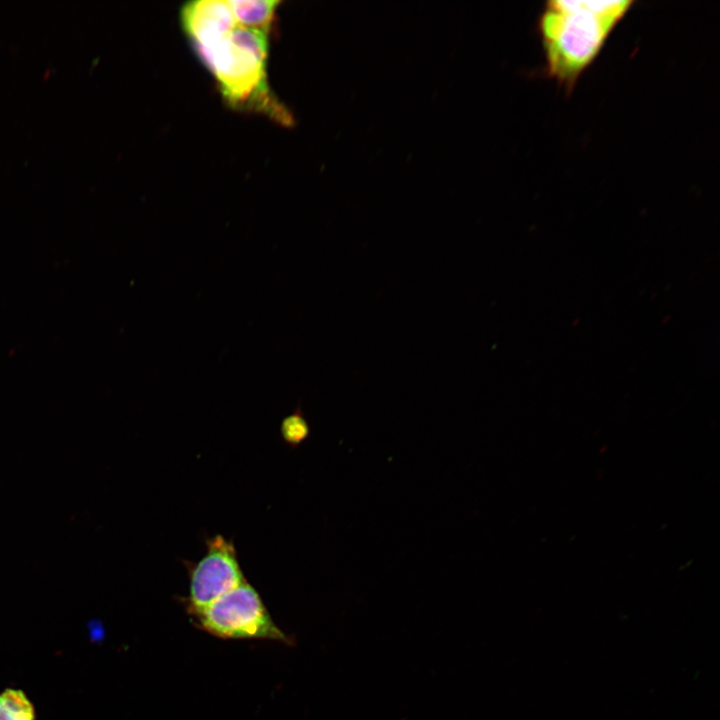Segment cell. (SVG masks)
Returning <instances> with one entry per match:
<instances>
[{
	"mask_svg": "<svg viewBox=\"0 0 720 720\" xmlns=\"http://www.w3.org/2000/svg\"><path fill=\"white\" fill-rule=\"evenodd\" d=\"M180 18L227 104L261 113L282 125L292 123L291 114L269 86V33L237 24L227 0L189 2L181 9Z\"/></svg>",
	"mask_w": 720,
	"mask_h": 720,
	"instance_id": "1",
	"label": "cell"
},
{
	"mask_svg": "<svg viewBox=\"0 0 720 720\" xmlns=\"http://www.w3.org/2000/svg\"><path fill=\"white\" fill-rule=\"evenodd\" d=\"M245 582L233 544L222 536L208 542L190 575L188 609L194 614Z\"/></svg>",
	"mask_w": 720,
	"mask_h": 720,
	"instance_id": "4",
	"label": "cell"
},
{
	"mask_svg": "<svg viewBox=\"0 0 720 720\" xmlns=\"http://www.w3.org/2000/svg\"><path fill=\"white\" fill-rule=\"evenodd\" d=\"M235 22L241 26L270 33L277 0H227Z\"/></svg>",
	"mask_w": 720,
	"mask_h": 720,
	"instance_id": "5",
	"label": "cell"
},
{
	"mask_svg": "<svg viewBox=\"0 0 720 720\" xmlns=\"http://www.w3.org/2000/svg\"><path fill=\"white\" fill-rule=\"evenodd\" d=\"M281 430L284 438L293 445L305 440L310 432L308 422L299 409L283 420Z\"/></svg>",
	"mask_w": 720,
	"mask_h": 720,
	"instance_id": "7",
	"label": "cell"
},
{
	"mask_svg": "<svg viewBox=\"0 0 720 720\" xmlns=\"http://www.w3.org/2000/svg\"><path fill=\"white\" fill-rule=\"evenodd\" d=\"M633 1H549L540 15L547 73L568 89L600 53Z\"/></svg>",
	"mask_w": 720,
	"mask_h": 720,
	"instance_id": "2",
	"label": "cell"
},
{
	"mask_svg": "<svg viewBox=\"0 0 720 720\" xmlns=\"http://www.w3.org/2000/svg\"><path fill=\"white\" fill-rule=\"evenodd\" d=\"M191 615L201 629L220 638L291 643L272 620L258 592L247 582Z\"/></svg>",
	"mask_w": 720,
	"mask_h": 720,
	"instance_id": "3",
	"label": "cell"
},
{
	"mask_svg": "<svg viewBox=\"0 0 720 720\" xmlns=\"http://www.w3.org/2000/svg\"><path fill=\"white\" fill-rule=\"evenodd\" d=\"M0 720H36L34 704L21 689L0 692Z\"/></svg>",
	"mask_w": 720,
	"mask_h": 720,
	"instance_id": "6",
	"label": "cell"
}]
</instances>
